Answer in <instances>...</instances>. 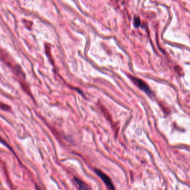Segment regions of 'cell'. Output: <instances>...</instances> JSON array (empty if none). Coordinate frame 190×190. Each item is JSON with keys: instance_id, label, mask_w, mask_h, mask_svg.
<instances>
[{"instance_id": "obj_1", "label": "cell", "mask_w": 190, "mask_h": 190, "mask_svg": "<svg viewBox=\"0 0 190 190\" xmlns=\"http://www.w3.org/2000/svg\"><path fill=\"white\" fill-rule=\"evenodd\" d=\"M129 77L131 80H132V82L136 84V85L138 86L139 89H141L144 92H145L146 94H148V95H150V96L153 94L152 91H151V89L148 86V85L146 84L145 82H143L142 79H138L136 77L131 76V75H130Z\"/></svg>"}, {"instance_id": "obj_3", "label": "cell", "mask_w": 190, "mask_h": 190, "mask_svg": "<svg viewBox=\"0 0 190 190\" xmlns=\"http://www.w3.org/2000/svg\"><path fill=\"white\" fill-rule=\"evenodd\" d=\"M73 180L78 186L79 190H89L86 184L80 179H79L77 177H74L73 178Z\"/></svg>"}, {"instance_id": "obj_5", "label": "cell", "mask_w": 190, "mask_h": 190, "mask_svg": "<svg viewBox=\"0 0 190 190\" xmlns=\"http://www.w3.org/2000/svg\"><path fill=\"white\" fill-rule=\"evenodd\" d=\"M140 22H141V21H140V20L138 17H136L134 19V25H135V26L138 27L140 25Z\"/></svg>"}, {"instance_id": "obj_4", "label": "cell", "mask_w": 190, "mask_h": 190, "mask_svg": "<svg viewBox=\"0 0 190 190\" xmlns=\"http://www.w3.org/2000/svg\"><path fill=\"white\" fill-rule=\"evenodd\" d=\"M1 109L3 110H5V111H9L10 109V106H8V105L5 104H3V103H1Z\"/></svg>"}, {"instance_id": "obj_6", "label": "cell", "mask_w": 190, "mask_h": 190, "mask_svg": "<svg viewBox=\"0 0 190 190\" xmlns=\"http://www.w3.org/2000/svg\"><path fill=\"white\" fill-rule=\"evenodd\" d=\"M36 189H37V190H41L39 188L37 187V186H36Z\"/></svg>"}, {"instance_id": "obj_2", "label": "cell", "mask_w": 190, "mask_h": 190, "mask_svg": "<svg viewBox=\"0 0 190 190\" xmlns=\"http://www.w3.org/2000/svg\"><path fill=\"white\" fill-rule=\"evenodd\" d=\"M94 170L96 175L101 178L104 183L106 185V186L108 188L109 190H116L115 187L114 186L113 183L108 176L106 175V174L104 173L102 171L98 169V168H94Z\"/></svg>"}]
</instances>
